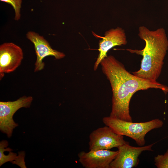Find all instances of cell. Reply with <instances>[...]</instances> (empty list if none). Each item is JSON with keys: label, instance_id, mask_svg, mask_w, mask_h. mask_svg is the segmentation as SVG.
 Returning <instances> with one entry per match:
<instances>
[{"label": "cell", "instance_id": "obj_10", "mask_svg": "<svg viewBox=\"0 0 168 168\" xmlns=\"http://www.w3.org/2000/svg\"><path fill=\"white\" fill-rule=\"evenodd\" d=\"M101 37L102 39L99 43V53L94 66L95 71L97 69L102 60L107 56V53L110 49L116 46L126 45L127 43L124 30L119 27L106 31L105 36Z\"/></svg>", "mask_w": 168, "mask_h": 168}, {"label": "cell", "instance_id": "obj_11", "mask_svg": "<svg viewBox=\"0 0 168 168\" xmlns=\"http://www.w3.org/2000/svg\"><path fill=\"white\" fill-rule=\"evenodd\" d=\"M8 142L6 140H3L0 142V166L7 162H12L17 158L16 153L12 151L13 150L7 147Z\"/></svg>", "mask_w": 168, "mask_h": 168}, {"label": "cell", "instance_id": "obj_13", "mask_svg": "<svg viewBox=\"0 0 168 168\" xmlns=\"http://www.w3.org/2000/svg\"><path fill=\"white\" fill-rule=\"evenodd\" d=\"M10 5L13 7L15 12L14 19L16 21H18L21 18V9L22 3V0H0Z\"/></svg>", "mask_w": 168, "mask_h": 168}, {"label": "cell", "instance_id": "obj_14", "mask_svg": "<svg viewBox=\"0 0 168 168\" xmlns=\"http://www.w3.org/2000/svg\"><path fill=\"white\" fill-rule=\"evenodd\" d=\"M25 156V152L24 151L18 152V155L16 159L11 162L17 165L21 168H26L24 161Z\"/></svg>", "mask_w": 168, "mask_h": 168}, {"label": "cell", "instance_id": "obj_8", "mask_svg": "<svg viewBox=\"0 0 168 168\" xmlns=\"http://www.w3.org/2000/svg\"><path fill=\"white\" fill-rule=\"evenodd\" d=\"M26 37L33 44L36 55L34 72L41 71L44 68L45 64L43 60L45 57L52 56L56 59H59L65 56L63 53L53 49L43 36L35 32L28 31L26 34Z\"/></svg>", "mask_w": 168, "mask_h": 168}, {"label": "cell", "instance_id": "obj_1", "mask_svg": "<svg viewBox=\"0 0 168 168\" xmlns=\"http://www.w3.org/2000/svg\"><path fill=\"white\" fill-rule=\"evenodd\" d=\"M100 64L112 88V105L110 116L111 117L132 122L129 104L133 95L138 91L154 88L161 89L165 94L168 93L167 86L131 74L122 63L112 55L105 58Z\"/></svg>", "mask_w": 168, "mask_h": 168}, {"label": "cell", "instance_id": "obj_6", "mask_svg": "<svg viewBox=\"0 0 168 168\" xmlns=\"http://www.w3.org/2000/svg\"><path fill=\"white\" fill-rule=\"evenodd\" d=\"M154 143L145 146L133 147L129 142L119 147L118 153L115 158L112 161L109 168H132L138 165V157L142 152L152 151Z\"/></svg>", "mask_w": 168, "mask_h": 168}, {"label": "cell", "instance_id": "obj_2", "mask_svg": "<svg viewBox=\"0 0 168 168\" xmlns=\"http://www.w3.org/2000/svg\"><path fill=\"white\" fill-rule=\"evenodd\" d=\"M138 35L145 43L143 49H127L143 57L140 68L132 72V74L145 80L156 82L161 72L168 49V40L165 30L161 28L151 30L147 27L141 26L138 29Z\"/></svg>", "mask_w": 168, "mask_h": 168}, {"label": "cell", "instance_id": "obj_3", "mask_svg": "<svg viewBox=\"0 0 168 168\" xmlns=\"http://www.w3.org/2000/svg\"><path fill=\"white\" fill-rule=\"evenodd\" d=\"M102 121L105 125L111 128L116 133L125 136L134 140L139 146H144L146 134L150 131L161 128L163 122L156 119L140 123H133L121 120L110 116L103 118Z\"/></svg>", "mask_w": 168, "mask_h": 168}, {"label": "cell", "instance_id": "obj_12", "mask_svg": "<svg viewBox=\"0 0 168 168\" xmlns=\"http://www.w3.org/2000/svg\"><path fill=\"white\" fill-rule=\"evenodd\" d=\"M154 161L157 168H168V149L164 154L155 156Z\"/></svg>", "mask_w": 168, "mask_h": 168}, {"label": "cell", "instance_id": "obj_4", "mask_svg": "<svg viewBox=\"0 0 168 168\" xmlns=\"http://www.w3.org/2000/svg\"><path fill=\"white\" fill-rule=\"evenodd\" d=\"M33 100L31 96H23L15 101L0 102V130L8 138L18 126L13 119L14 114L21 108L30 107Z\"/></svg>", "mask_w": 168, "mask_h": 168}, {"label": "cell", "instance_id": "obj_5", "mask_svg": "<svg viewBox=\"0 0 168 168\" xmlns=\"http://www.w3.org/2000/svg\"><path fill=\"white\" fill-rule=\"evenodd\" d=\"M89 138V150L92 151L110 150L129 143L124 140L123 136L106 125L93 131Z\"/></svg>", "mask_w": 168, "mask_h": 168}, {"label": "cell", "instance_id": "obj_9", "mask_svg": "<svg viewBox=\"0 0 168 168\" xmlns=\"http://www.w3.org/2000/svg\"><path fill=\"white\" fill-rule=\"evenodd\" d=\"M118 153V150H89L79 152L78 156L79 162L85 168H109Z\"/></svg>", "mask_w": 168, "mask_h": 168}, {"label": "cell", "instance_id": "obj_7", "mask_svg": "<svg viewBox=\"0 0 168 168\" xmlns=\"http://www.w3.org/2000/svg\"><path fill=\"white\" fill-rule=\"evenodd\" d=\"M23 58L21 48L12 42H6L0 45V77L5 73L14 71L21 64Z\"/></svg>", "mask_w": 168, "mask_h": 168}]
</instances>
